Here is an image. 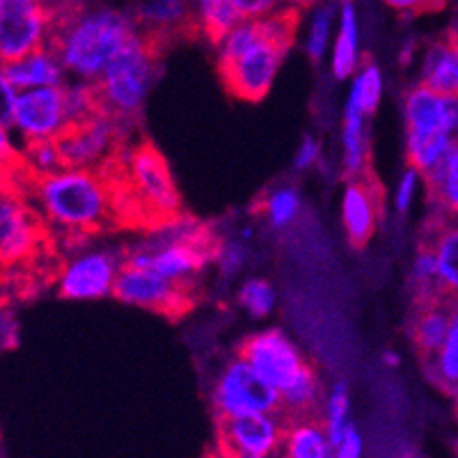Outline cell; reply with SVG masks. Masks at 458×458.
<instances>
[{
  "label": "cell",
  "mask_w": 458,
  "mask_h": 458,
  "mask_svg": "<svg viewBox=\"0 0 458 458\" xmlns=\"http://www.w3.org/2000/svg\"><path fill=\"white\" fill-rule=\"evenodd\" d=\"M19 193L47 218L63 248H79L106 232H120L108 183L97 167L37 172L30 163L19 172Z\"/></svg>",
  "instance_id": "6da1fadb"
},
{
  "label": "cell",
  "mask_w": 458,
  "mask_h": 458,
  "mask_svg": "<svg viewBox=\"0 0 458 458\" xmlns=\"http://www.w3.org/2000/svg\"><path fill=\"white\" fill-rule=\"evenodd\" d=\"M97 170L108 183L120 232L151 234L186 216L170 165L149 138L129 140Z\"/></svg>",
  "instance_id": "7a4b0ae2"
},
{
  "label": "cell",
  "mask_w": 458,
  "mask_h": 458,
  "mask_svg": "<svg viewBox=\"0 0 458 458\" xmlns=\"http://www.w3.org/2000/svg\"><path fill=\"white\" fill-rule=\"evenodd\" d=\"M301 19V7H277L261 19L241 21L225 37L218 47V76L234 99L257 104L268 94Z\"/></svg>",
  "instance_id": "3957f363"
},
{
  "label": "cell",
  "mask_w": 458,
  "mask_h": 458,
  "mask_svg": "<svg viewBox=\"0 0 458 458\" xmlns=\"http://www.w3.org/2000/svg\"><path fill=\"white\" fill-rule=\"evenodd\" d=\"M48 48L67 72L99 81L113 60L138 35L133 16L117 10H88V0H53Z\"/></svg>",
  "instance_id": "277c9868"
},
{
  "label": "cell",
  "mask_w": 458,
  "mask_h": 458,
  "mask_svg": "<svg viewBox=\"0 0 458 458\" xmlns=\"http://www.w3.org/2000/svg\"><path fill=\"white\" fill-rule=\"evenodd\" d=\"M158 60L161 57L142 42L138 32L136 39L114 57L104 76L94 81L108 113L129 131L136 129L140 122L142 104L151 88V81L157 76Z\"/></svg>",
  "instance_id": "5b68a950"
},
{
  "label": "cell",
  "mask_w": 458,
  "mask_h": 458,
  "mask_svg": "<svg viewBox=\"0 0 458 458\" xmlns=\"http://www.w3.org/2000/svg\"><path fill=\"white\" fill-rule=\"evenodd\" d=\"M113 296L126 305L145 308L170 321H179L198 308L202 293L193 277H163L149 268L122 264L114 277Z\"/></svg>",
  "instance_id": "8992f818"
},
{
  "label": "cell",
  "mask_w": 458,
  "mask_h": 458,
  "mask_svg": "<svg viewBox=\"0 0 458 458\" xmlns=\"http://www.w3.org/2000/svg\"><path fill=\"white\" fill-rule=\"evenodd\" d=\"M211 403H214L216 417L277 412L282 408V394L236 355L216 376L214 387H211Z\"/></svg>",
  "instance_id": "52a82bcc"
},
{
  "label": "cell",
  "mask_w": 458,
  "mask_h": 458,
  "mask_svg": "<svg viewBox=\"0 0 458 458\" xmlns=\"http://www.w3.org/2000/svg\"><path fill=\"white\" fill-rule=\"evenodd\" d=\"M129 136L131 131L113 114L97 113L88 120L69 122L55 142L67 167H99L129 142Z\"/></svg>",
  "instance_id": "ba28073f"
},
{
  "label": "cell",
  "mask_w": 458,
  "mask_h": 458,
  "mask_svg": "<svg viewBox=\"0 0 458 458\" xmlns=\"http://www.w3.org/2000/svg\"><path fill=\"white\" fill-rule=\"evenodd\" d=\"M236 355L245 360L280 394L292 390L302 374L312 367V362L302 358L301 351L282 330H264L245 337L236 346Z\"/></svg>",
  "instance_id": "9c48e42d"
},
{
  "label": "cell",
  "mask_w": 458,
  "mask_h": 458,
  "mask_svg": "<svg viewBox=\"0 0 458 458\" xmlns=\"http://www.w3.org/2000/svg\"><path fill=\"white\" fill-rule=\"evenodd\" d=\"M284 422L277 412L216 417L218 458H277Z\"/></svg>",
  "instance_id": "30bf717a"
},
{
  "label": "cell",
  "mask_w": 458,
  "mask_h": 458,
  "mask_svg": "<svg viewBox=\"0 0 458 458\" xmlns=\"http://www.w3.org/2000/svg\"><path fill=\"white\" fill-rule=\"evenodd\" d=\"M48 30L47 0H0V67L47 47Z\"/></svg>",
  "instance_id": "8fae6325"
},
{
  "label": "cell",
  "mask_w": 458,
  "mask_h": 458,
  "mask_svg": "<svg viewBox=\"0 0 458 458\" xmlns=\"http://www.w3.org/2000/svg\"><path fill=\"white\" fill-rule=\"evenodd\" d=\"M383 216H386V193L374 165L369 163L360 174L346 179V191H344L342 223L351 248L355 250L367 248V243L374 239L376 229L383 223Z\"/></svg>",
  "instance_id": "7c38bea8"
},
{
  "label": "cell",
  "mask_w": 458,
  "mask_h": 458,
  "mask_svg": "<svg viewBox=\"0 0 458 458\" xmlns=\"http://www.w3.org/2000/svg\"><path fill=\"white\" fill-rule=\"evenodd\" d=\"M133 21L142 42L158 57L179 39L193 42L202 35L198 12L191 10L188 0H151L133 12Z\"/></svg>",
  "instance_id": "4fadbf2b"
},
{
  "label": "cell",
  "mask_w": 458,
  "mask_h": 458,
  "mask_svg": "<svg viewBox=\"0 0 458 458\" xmlns=\"http://www.w3.org/2000/svg\"><path fill=\"white\" fill-rule=\"evenodd\" d=\"M67 124L69 114L63 85L30 88L19 92L14 113H12V126L26 138V142L55 138Z\"/></svg>",
  "instance_id": "5bb4252c"
},
{
  "label": "cell",
  "mask_w": 458,
  "mask_h": 458,
  "mask_svg": "<svg viewBox=\"0 0 458 458\" xmlns=\"http://www.w3.org/2000/svg\"><path fill=\"white\" fill-rule=\"evenodd\" d=\"M122 257L110 252H88L64 261L57 277V293L67 301H97L113 293L114 277L120 273Z\"/></svg>",
  "instance_id": "9a60e30c"
},
{
  "label": "cell",
  "mask_w": 458,
  "mask_h": 458,
  "mask_svg": "<svg viewBox=\"0 0 458 458\" xmlns=\"http://www.w3.org/2000/svg\"><path fill=\"white\" fill-rule=\"evenodd\" d=\"M403 110H406L408 136H427V133L454 136L458 131L456 97H445L422 83L408 89Z\"/></svg>",
  "instance_id": "2e32d148"
},
{
  "label": "cell",
  "mask_w": 458,
  "mask_h": 458,
  "mask_svg": "<svg viewBox=\"0 0 458 458\" xmlns=\"http://www.w3.org/2000/svg\"><path fill=\"white\" fill-rule=\"evenodd\" d=\"M456 301L458 298L449 296V293H437V296L422 298V301H412L408 335H411L412 349L417 351L422 365L428 362L443 346Z\"/></svg>",
  "instance_id": "e0dca14e"
},
{
  "label": "cell",
  "mask_w": 458,
  "mask_h": 458,
  "mask_svg": "<svg viewBox=\"0 0 458 458\" xmlns=\"http://www.w3.org/2000/svg\"><path fill=\"white\" fill-rule=\"evenodd\" d=\"M417 243L431 248L440 282L454 298H458V218L431 211L417 234Z\"/></svg>",
  "instance_id": "ac0fdd59"
},
{
  "label": "cell",
  "mask_w": 458,
  "mask_h": 458,
  "mask_svg": "<svg viewBox=\"0 0 458 458\" xmlns=\"http://www.w3.org/2000/svg\"><path fill=\"white\" fill-rule=\"evenodd\" d=\"M280 415V412H277ZM282 417V415H280ZM284 422V436L277 458H330L328 427H326V412H312V415L282 417Z\"/></svg>",
  "instance_id": "d6986e66"
},
{
  "label": "cell",
  "mask_w": 458,
  "mask_h": 458,
  "mask_svg": "<svg viewBox=\"0 0 458 458\" xmlns=\"http://www.w3.org/2000/svg\"><path fill=\"white\" fill-rule=\"evenodd\" d=\"M422 85L458 99V28L433 39L424 57Z\"/></svg>",
  "instance_id": "ffe728a7"
},
{
  "label": "cell",
  "mask_w": 458,
  "mask_h": 458,
  "mask_svg": "<svg viewBox=\"0 0 458 458\" xmlns=\"http://www.w3.org/2000/svg\"><path fill=\"white\" fill-rule=\"evenodd\" d=\"M7 79L16 89L48 88V85L63 83V63L53 48L44 47L30 55L16 60V63L3 64Z\"/></svg>",
  "instance_id": "44dd1931"
},
{
  "label": "cell",
  "mask_w": 458,
  "mask_h": 458,
  "mask_svg": "<svg viewBox=\"0 0 458 458\" xmlns=\"http://www.w3.org/2000/svg\"><path fill=\"white\" fill-rule=\"evenodd\" d=\"M424 183L433 211L458 218V138H454L447 154L424 172Z\"/></svg>",
  "instance_id": "7402d4cb"
},
{
  "label": "cell",
  "mask_w": 458,
  "mask_h": 458,
  "mask_svg": "<svg viewBox=\"0 0 458 458\" xmlns=\"http://www.w3.org/2000/svg\"><path fill=\"white\" fill-rule=\"evenodd\" d=\"M365 117L367 114L360 110V106L349 99L344 113V177L346 179L360 174L371 163Z\"/></svg>",
  "instance_id": "603a6c76"
},
{
  "label": "cell",
  "mask_w": 458,
  "mask_h": 458,
  "mask_svg": "<svg viewBox=\"0 0 458 458\" xmlns=\"http://www.w3.org/2000/svg\"><path fill=\"white\" fill-rule=\"evenodd\" d=\"M424 371L437 390L449 396H458V301L454 305L447 337L440 351L428 362H424Z\"/></svg>",
  "instance_id": "cb8c5ba5"
},
{
  "label": "cell",
  "mask_w": 458,
  "mask_h": 458,
  "mask_svg": "<svg viewBox=\"0 0 458 458\" xmlns=\"http://www.w3.org/2000/svg\"><path fill=\"white\" fill-rule=\"evenodd\" d=\"M198 19L204 39L216 48L243 21L232 0H198Z\"/></svg>",
  "instance_id": "d4e9b609"
},
{
  "label": "cell",
  "mask_w": 458,
  "mask_h": 458,
  "mask_svg": "<svg viewBox=\"0 0 458 458\" xmlns=\"http://www.w3.org/2000/svg\"><path fill=\"white\" fill-rule=\"evenodd\" d=\"M358 67V21L351 3H344L342 26H339L337 44H335L333 72L337 79H349Z\"/></svg>",
  "instance_id": "484cf974"
},
{
  "label": "cell",
  "mask_w": 458,
  "mask_h": 458,
  "mask_svg": "<svg viewBox=\"0 0 458 458\" xmlns=\"http://www.w3.org/2000/svg\"><path fill=\"white\" fill-rule=\"evenodd\" d=\"M454 138L447 133H427V136H408V167H415L420 174L431 170L447 154Z\"/></svg>",
  "instance_id": "4316f807"
},
{
  "label": "cell",
  "mask_w": 458,
  "mask_h": 458,
  "mask_svg": "<svg viewBox=\"0 0 458 458\" xmlns=\"http://www.w3.org/2000/svg\"><path fill=\"white\" fill-rule=\"evenodd\" d=\"M301 208V198L293 188H280L276 193L266 195L259 199L255 207V214L266 216V220H271L273 227H286L298 216Z\"/></svg>",
  "instance_id": "83f0119b"
},
{
  "label": "cell",
  "mask_w": 458,
  "mask_h": 458,
  "mask_svg": "<svg viewBox=\"0 0 458 458\" xmlns=\"http://www.w3.org/2000/svg\"><path fill=\"white\" fill-rule=\"evenodd\" d=\"M380 92H383V81H380V69L376 67L374 60L367 57L365 67L360 72L358 81L353 85V92H351V99L360 106V110L369 117L376 113L380 101Z\"/></svg>",
  "instance_id": "f1b7e54d"
},
{
  "label": "cell",
  "mask_w": 458,
  "mask_h": 458,
  "mask_svg": "<svg viewBox=\"0 0 458 458\" xmlns=\"http://www.w3.org/2000/svg\"><path fill=\"white\" fill-rule=\"evenodd\" d=\"M326 427H328L330 443L335 449L349 428V387L346 383H337L326 401Z\"/></svg>",
  "instance_id": "f546056e"
},
{
  "label": "cell",
  "mask_w": 458,
  "mask_h": 458,
  "mask_svg": "<svg viewBox=\"0 0 458 458\" xmlns=\"http://www.w3.org/2000/svg\"><path fill=\"white\" fill-rule=\"evenodd\" d=\"M23 157H26V161L30 163L37 172H55L67 167L63 161V154H60V149H57L55 138H44V140L26 142Z\"/></svg>",
  "instance_id": "4dcf8cb0"
},
{
  "label": "cell",
  "mask_w": 458,
  "mask_h": 458,
  "mask_svg": "<svg viewBox=\"0 0 458 458\" xmlns=\"http://www.w3.org/2000/svg\"><path fill=\"white\" fill-rule=\"evenodd\" d=\"M239 302L243 305L252 317L261 318L266 314H271L273 302H276V293H273L271 282L266 280H250L241 289Z\"/></svg>",
  "instance_id": "1f68e13d"
},
{
  "label": "cell",
  "mask_w": 458,
  "mask_h": 458,
  "mask_svg": "<svg viewBox=\"0 0 458 458\" xmlns=\"http://www.w3.org/2000/svg\"><path fill=\"white\" fill-rule=\"evenodd\" d=\"M330 26H333V7H323V10L317 14V19H314L312 30H310V39H308V53L314 63H318V60L323 57V53H326Z\"/></svg>",
  "instance_id": "d6a6232c"
},
{
  "label": "cell",
  "mask_w": 458,
  "mask_h": 458,
  "mask_svg": "<svg viewBox=\"0 0 458 458\" xmlns=\"http://www.w3.org/2000/svg\"><path fill=\"white\" fill-rule=\"evenodd\" d=\"M383 3L403 16L436 14L447 7V0H383Z\"/></svg>",
  "instance_id": "836d02e7"
},
{
  "label": "cell",
  "mask_w": 458,
  "mask_h": 458,
  "mask_svg": "<svg viewBox=\"0 0 458 458\" xmlns=\"http://www.w3.org/2000/svg\"><path fill=\"white\" fill-rule=\"evenodd\" d=\"M26 165V157H19L14 161H3L0 158V195L19 193V172Z\"/></svg>",
  "instance_id": "e575fe53"
},
{
  "label": "cell",
  "mask_w": 458,
  "mask_h": 458,
  "mask_svg": "<svg viewBox=\"0 0 458 458\" xmlns=\"http://www.w3.org/2000/svg\"><path fill=\"white\" fill-rule=\"evenodd\" d=\"M16 97H19V89L10 83L5 69L0 67V122H3V124H12V113H14Z\"/></svg>",
  "instance_id": "d590c367"
},
{
  "label": "cell",
  "mask_w": 458,
  "mask_h": 458,
  "mask_svg": "<svg viewBox=\"0 0 458 458\" xmlns=\"http://www.w3.org/2000/svg\"><path fill=\"white\" fill-rule=\"evenodd\" d=\"M239 10L241 19L243 21H250V19H261V16L271 14L273 10H277V0H232Z\"/></svg>",
  "instance_id": "8d00e7d4"
},
{
  "label": "cell",
  "mask_w": 458,
  "mask_h": 458,
  "mask_svg": "<svg viewBox=\"0 0 458 458\" xmlns=\"http://www.w3.org/2000/svg\"><path fill=\"white\" fill-rule=\"evenodd\" d=\"M245 261V248L239 243H225L223 252L218 257V264H220V271L223 276H232L236 273L243 266Z\"/></svg>",
  "instance_id": "74e56055"
},
{
  "label": "cell",
  "mask_w": 458,
  "mask_h": 458,
  "mask_svg": "<svg viewBox=\"0 0 458 458\" xmlns=\"http://www.w3.org/2000/svg\"><path fill=\"white\" fill-rule=\"evenodd\" d=\"M360 454H362V437H360L358 428L353 424H349L344 437L339 440L337 447H335L333 458H360Z\"/></svg>",
  "instance_id": "f35d334b"
},
{
  "label": "cell",
  "mask_w": 458,
  "mask_h": 458,
  "mask_svg": "<svg viewBox=\"0 0 458 458\" xmlns=\"http://www.w3.org/2000/svg\"><path fill=\"white\" fill-rule=\"evenodd\" d=\"M417 174H420V172H417L415 167H408L403 179H401L399 188H396V208H399V214H406L408 207H411L412 195H415Z\"/></svg>",
  "instance_id": "ab89813d"
},
{
  "label": "cell",
  "mask_w": 458,
  "mask_h": 458,
  "mask_svg": "<svg viewBox=\"0 0 458 458\" xmlns=\"http://www.w3.org/2000/svg\"><path fill=\"white\" fill-rule=\"evenodd\" d=\"M318 158V142L314 138H305L298 149V157H296V170H305V167L312 165L314 161Z\"/></svg>",
  "instance_id": "60d3db41"
},
{
  "label": "cell",
  "mask_w": 458,
  "mask_h": 458,
  "mask_svg": "<svg viewBox=\"0 0 458 458\" xmlns=\"http://www.w3.org/2000/svg\"><path fill=\"white\" fill-rule=\"evenodd\" d=\"M21 154L23 151H19L12 145L10 133H7V124L0 122V158H3V161H14V158H19Z\"/></svg>",
  "instance_id": "b9f144b4"
},
{
  "label": "cell",
  "mask_w": 458,
  "mask_h": 458,
  "mask_svg": "<svg viewBox=\"0 0 458 458\" xmlns=\"http://www.w3.org/2000/svg\"><path fill=\"white\" fill-rule=\"evenodd\" d=\"M286 5H293V7H301V10H308L312 5L314 0H284Z\"/></svg>",
  "instance_id": "7bdbcfd3"
},
{
  "label": "cell",
  "mask_w": 458,
  "mask_h": 458,
  "mask_svg": "<svg viewBox=\"0 0 458 458\" xmlns=\"http://www.w3.org/2000/svg\"><path fill=\"white\" fill-rule=\"evenodd\" d=\"M386 362H387V365H396L399 360L394 358V353H386Z\"/></svg>",
  "instance_id": "ee69618b"
},
{
  "label": "cell",
  "mask_w": 458,
  "mask_h": 458,
  "mask_svg": "<svg viewBox=\"0 0 458 458\" xmlns=\"http://www.w3.org/2000/svg\"><path fill=\"white\" fill-rule=\"evenodd\" d=\"M456 417H458V396H456Z\"/></svg>",
  "instance_id": "f6af8a7d"
},
{
  "label": "cell",
  "mask_w": 458,
  "mask_h": 458,
  "mask_svg": "<svg viewBox=\"0 0 458 458\" xmlns=\"http://www.w3.org/2000/svg\"><path fill=\"white\" fill-rule=\"evenodd\" d=\"M344 3H351V0H344Z\"/></svg>",
  "instance_id": "bcb514c9"
},
{
  "label": "cell",
  "mask_w": 458,
  "mask_h": 458,
  "mask_svg": "<svg viewBox=\"0 0 458 458\" xmlns=\"http://www.w3.org/2000/svg\"><path fill=\"white\" fill-rule=\"evenodd\" d=\"M456 452H458V447H456Z\"/></svg>",
  "instance_id": "7dc6e473"
}]
</instances>
